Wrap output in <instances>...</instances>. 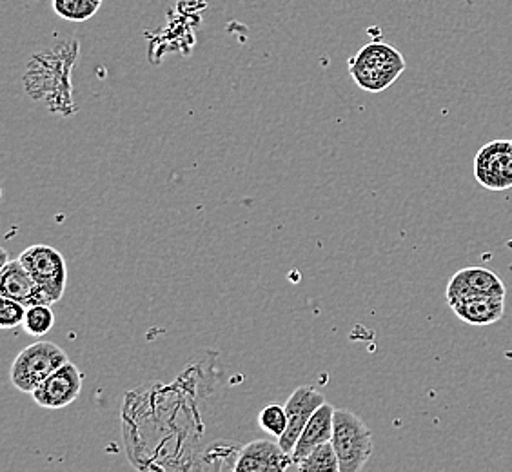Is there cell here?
<instances>
[{"instance_id":"1","label":"cell","mask_w":512,"mask_h":472,"mask_svg":"<svg viewBox=\"0 0 512 472\" xmlns=\"http://www.w3.org/2000/svg\"><path fill=\"white\" fill-rule=\"evenodd\" d=\"M404 55L385 42H371L349 62V73L358 88L369 93H382L391 88L404 73Z\"/></svg>"},{"instance_id":"2","label":"cell","mask_w":512,"mask_h":472,"mask_svg":"<svg viewBox=\"0 0 512 472\" xmlns=\"http://www.w3.org/2000/svg\"><path fill=\"white\" fill-rule=\"evenodd\" d=\"M340 471L362 472L373 456V433L367 423L347 409H335L333 416V438Z\"/></svg>"},{"instance_id":"3","label":"cell","mask_w":512,"mask_h":472,"mask_svg":"<svg viewBox=\"0 0 512 472\" xmlns=\"http://www.w3.org/2000/svg\"><path fill=\"white\" fill-rule=\"evenodd\" d=\"M68 354L53 342H35L20 351L11 365V384L20 393L33 394L51 374L68 364Z\"/></svg>"},{"instance_id":"4","label":"cell","mask_w":512,"mask_h":472,"mask_svg":"<svg viewBox=\"0 0 512 472\" xmlns=\"http://www.w3.org/2000/svg\"><path fill=\"white\" fill-rule=\"evenodd\" d=\"M20 264L33 276L40 289L46 293L50 304L62 300L68 282V266L62 253L55 247L37 244L22 251L19 256Z\"/></svg>"},{"instance_id":"5","label":"cell","mask_w":512,"mask_h":472,"mask_svg":"<svg viewBox=\"0 0 512 472\" xmlns=\"http://www.w3.org/2000/svg\"><path fill=\"white\" fill-rule=\"evenodd\" d=\"M474 178L489 191L512 187V140H493L480 148L474 157Z\"/></svg>"},{"instance_id":"6","label":"cell","mask_w":512,"mask_h":472,"mask_svg":"<svg viewBox=\"0 0 512 472\" xmlns=\"http://www.w3.org/2000/svg\"><path fill=\"white\" fill-rule=\"evenodd\" d=\"M324 404V394L311 385L298 387L295 389V393L287 398L286 405H284L287 414V429L286 433L278 438V443L282 445V449L286 453L293 454L296 442H298L300 434L304 433L307 422Z\"/></svg>"},{"instance_id":"7","label":"cell","mask_w":512,"mask_h":472,"mask_svg":"<svg viewBox=\"0 0 512 472\" xmlns=\"http://www.w3.org/2000/svg\"><path fill=\"white\" fill-rule=\"evenodd\" d=\"M505 284L502 278L487 267H465L454 273L447 284V302L456 304L467 298L478 296H500L505 298Z\"/></svg>"},{"instance_id":"8","label":"cell","mask_w":512,"mask_h":472,"mask_svg":"<svg viewBox=\"0 0 512 472\" xmlns=\"http://www.w3.org/2000/svg\"><path fill=\"white\" fill-rule=\"evenodd\" d=\"M82 391V373L75 364L62 365L59 371L51 374L50 378L40 385L33 400L44 409H64L73 404Z\"/></svg>"},{"instance_id":"9","label":"cell","mask_w":512,"mask_h":472,"mask_svg":"<svg viewBox=\"0 0 512 472\" xmlns=\"http://www.w3.org/2000/svg\"><path fill=\"white\" fill-rule=\"evenodd\" d=\"M293 456L271 440H255L242 447L233 472H286Z\"/></svg>"},{"instance_id":"10","label":"cell","mask_w":512,"mask_h":472,"mask_svg":"<svg viewBox=\"0 0 512 472\" xmlns=\"http://www.w3.org/2000/svg\"><path fill=\"white\" fill-rule=\"evenodd\" d=\"M0 296L17 300L26 307L31 305H51L46 293L40 289L33 276L20 264V260H11L0 271Z\"/></svg>"},{"instance_id":"11","label":"cell","mask_w":512,"mask_h":472,"mask_svg":"<svg viewBox=\"0 0 512 472\" xmlns=\"http://www.w3.org/2000/svg\"><path fill=\"white\" fill-rule=\"evenodd\" d=\"M333 416H335V407L327 404V402L311 416L304 433L300 434V438L296 442L295 451L291 454L295 465H298L304 458L313 453L316 447L331 442V438H333Z\"/></svg>"},{"instance_id":"12","label":"cell","mask_w":512,"mask_h":472,"mask_svg":"<svg viewBox=\"0 0 512 472\" xmlns=\"http://www.w3.org/2000/svg\"><path fill=\"white\" fill-rule=\"evenodd\" d=\"M454 315L469 325H491L505 315V298L500 296H478L451 304Z\"/></svg>"},{"instance_id":"13","label":"cell","mask_w":512,"mask_h":472,"mask_svg":"<svg viewBox=\"0 0 512 472\" xmlns=\"http://www.w3.org/2000/svg\"><path fill=\"white\" fill-rule=\"evenodd\" d=\"M298 472H342L333 443L316 447L313 453L298 463Z\"/></svg>"},{"instance_id":"14","label":"cell","mask_w":512,"mask_h":472,"mask_svg":"<svg viewBox=\"0 0 512 472\" xmlns=\"http://www.w3.org/2000/svg\"><path fill=\"white\" fill-rule=\"evenodd\" d=\"M100 2L97 0H53V11L60 19L69 22H84L99 11Z\"/></svg>"},{"instance_id":"15","label":"cell","mask_w":512,"mask_h":472,"mask_svg":"<svg viewBox=\"0 0 512 472\" xmlns=\"http://www.w3.org/2000/svg\"><path fill=\"white\" fill-rule=\"evenodd\" d=\"M55 325V315L50 305H31L24 318V331L30 336H44L50 333Z\"/></svg>"},{"instance_id":"16","label":"cell","mask_w":512,"mask_h":472,"mask_svg":"<svg viewBox=\"0 0 512 472\" xmlns=\"http://www.w3.org/2000/svg\"><path fill=\"white\" fill-rule=\"evenodd\" d=\"M258 425L273 436H282L287 429V414L284 405L271 404L262 409L258 414Z\"/></svg>"},{"instance_id":"17","label":"cell","mask_w":512,"mask_h":472,"mask_svg":"<svg viewBox=\"0 0 512 472\" xmlns=\"http://www.w3.org/2000/svg\"><path fill=\"white\" fill-rule=\"evenodd\" d=\"M26 311H28L26 305L2 296L0 298V327L2 329H17L19 325H24Z\"/></svg>"},{"instance_id":"18","label":"cell","mask_w":512,"mask_h":472,"mask_svg":"<svg viewBox=\"0 0 512 472\" xmlns=\"http://www.w3.org/2000/svg\"><path fill=\"white\" fill-rule=\"evenodd\" d=\"M97 2H100V4H102V2H104V0H97Z\"/></svg>"}]
</instances>
